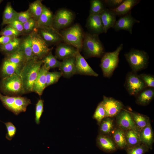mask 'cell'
Listing matches in <instances>:
<instances>
[{
  "instance_id": "obj_1",
  "label": "cell",
  "mask_w": 154,
  "mask_h": 154,
  "mask_svg": "<svg viewBox=\"0 0 154 154\" xmlns=\"http://www.w3.org/2000/svg\"><path fill=\"white\" fill-rule=\"evenodd\" d=\"M42 64V60L35 57L26 62L22 66L19 75L25 92H33L34 83Z\"/></svg>"
},
{
  "instance_id": "obj_2",
  "label": "cell",
  "mask_w": 154,
  "mask_h": 154,
  "mask_svg": "<svg viewBox=\"0 0 154 154\" xmlns=\"http://www.w3.org/2000/svg\"><path fill=\"white\" fill-rule=\"evenodd\" d=\"M86 58H101L105 52L104 47L98 35L84 33L82 49Z\"/></svg>"
},
{
  "instance_id": "obj_3",
  "label": "cell",
  "mask_w": 154,
  "mask_h": 154,
  "mask_svg": "<svg viewBox=\"0 0 154 154\" xmlns=\"http://www.w3.org/2000/svg\"><path fill=\"white\" fill-rule=\"evenodd\" d=\"M123 47V44H121L113 52H105L101 58L100 66L104 77L110 78L118 66L119 55Z\"/></svg>"
},
{
  "instance_id": "obj_4",
  "label": "cell",
  "mask_w": 154,
  "mask_h": 154,
  "mask_svg": "<svg viewBox=\"0 0 154 154\" xmlns=\"http://www.w3.org/2000/svg\"><path fill=\"white\" fill-rule=\"evenodd\" d=\"M124 55L133 72L137 73L146 68L148 66L149 56L144 50L132 48Z\"/></svg>"
},
{
  "instance_id": "obj_5",
  "label": "cell",
  "mask_w": 154,
  "mask_h": 154,
  "mask_svg": "<svg viewBox=\"0 0 154 154\" xmlns=\"http://www.w3.org/2000/svg\"><path fill=\"white\" fill-rule=\"evenodd\" d=\"M60 33L64 42L73 46L80 51L82 49L84 34L79 25H74Z\"/></svg>"
},
{
  "instance_id": "obj_6",
  "label": "cell",
  "mask_w": 154,
  "mask_h": 154,
  "mask_svg": "<svg viewBox=\"0 0 154 154\" xmlns=\"http://www.w3.org/2000/svg\"><path fill=\"white\" fill-rule=\"evenodd\" d=\"M0 90L4 94H17L25 92L21 78L15 74L3 78L0 83Z\"/></svg>"
},
{
  "instance_id": "obj_7",
  "label": "cell",
  "mask_w": 154,
  "mask_h": 154,
  "mask_svg": "<svg viewBox=\"0 0 154 154\" xmlns=\"http://www.w3.org/2000/svg\"><path fill=\"white\" fill-rule=\"evenodd\" d=\"M29 35L31 39L34 57L42 60L51 52L52 48L49 47V46L39 35L36 28Z\"/></svg>"
},
{
  "instance_id": "obj_8",
  "label": "cell",
  "mask_w": 154,
  "mask_h": 154,
  "mask_svg": "<svg viewBox=\"0 0 154 154\" xmlns=\"http://www.w3.org/2000/svg\"><path fill=\"white\" fill-rule=\"evenodd\" d=\"M124 86L129 94L134 96L147 87L139 75L132 71L127 74Z\"/></svg>"
},
{
  "instance_id": "obj_9",
  "label": "cell",
  "mask_w": 154,
  "mask_h": 154,
  "mask_svg": "<svg viewBox=\"0 0 154 154\" xmlns=\"http://www.w3.org/2000/svg\"><path fill=\"white\" fill-rule=\"evenodd\" d=\"M74 15L71 11L65 9L58 10L54 16L52 27L57 31L70 25L74 19Z\"/></svg>"
},
{
  "instance_id": "obj_10",
  "label": "cell",
  "mask_w": 154,
  "mask_h": 154,
  "mask_svg": "<svg viewBox=\"0 0 154 154\" xmlns=\"http://www.w3.org/2000/svg\"><path fill=\"white\" fill-rule=\"evenodd\" d=\"M37 29L38 34L48 46L63 42L60 33L52 27Z\"/></svg>"
},
{
  "instance_id": "obj_11",
  "label": "cell",
  "mask_w": 154,
  "mask_h": 154,
  "mask_svg": "<svg viewBox=\"0 0 154 154\" xmlns=\"http://www.w3.org/2000/svg\"><path fill=\"white\" fill-rule=\"evenodd\" d=\"M101 102L105 111L106 117L116 116L123 109L122 103L112 97L104 96Z\"/></svg>"
},
{
  "instance_id": "obj_12",
  "label": "cell",
  "mask_w": 154,
  "mask_h": 154,
  "mask_svg": "<svg viewBox=\"0 0 154 154\" xmlns=\"http://www.w3.org/2000/svg\"><path fill=\"white\" fill-rule=\"evenodd\" d=\"M140 23V21L134 18L131 14V12L124 15L120 17L116 20L112 28L116 31L124 30L132 34L133 28L135 23Z\"/></svg>"
},
{
  "instance_id": "obj_13",
  "label": "cell",
  "mask_w": 154,
  "mask_h": 154,
  "mask_svg": "<svg viewBox=\"0 0 154 154\" xmlns=\"http://www.w3.org/2000/svg\"><path fill=\"white\" fill-rule=\"evenodd\" d=\"M76 74L97 77L98 74L94 71L78 51L75 57Z\"/></svg>"
},
{
  "instance_id": "obj_14",
  "label": "cell",
  "mask_w": 154,
  "mask_h": 154,
  "mask_svg": "<svg viewBox=\"0 0 154 154\" xmlns=\"http://www.w3.org/2000/svg\"><path fill=\"white\" fill-rule=\"evenodd\" d=\"M117 123L119 128L127 131L137 129L132 116L129 111L122 110L116 116Z\"/></svg>"
},
{
  "instance_id": "obj_15",
  "label": "cell",
  "mask_w": 154,
  "mask_h": 154,
  "mask_svg": "<svg viewBox=\"0 0 154 154\" xmlns=\"http://www.w3.org/2000/svg\"><path fill=\"white\" fill-rule=\"evenodd\" d=\"M79 51L73 46L65 43L60 42L56 49L55 57L57 59L63 60L72 57H75Z\"/></svg>"
},
{
  "instance_id": "obj_16",
  "label": "cell",
  "mask_w": 154,
  "mask_h": 154,
  "mask_svg": "<svg viewBox=\"0 0 154 154\" xmlns=\"http://www.w3.org/2000/svg\"><path fill=\"white\" fill-rule=\"evenodd\" d=\"M86 27L91 34L99 35L104 33L99 14H89L87 20Z\"/></svg>"
},
{
  "instance_id": "obj_17",
  "label": "cell",
  "mask_w": 154,
  "mask_h": 154,
  "mask_svg": "<svg viewBox=\"0 0 154 154\" xmlns=\"http://www.w3.org/2000/svg\"><path fill=\"white\" fill-rule=\"evenodd\" d=\"M59 68L62 76L65 78H69L76 74L75 57L62 60Z\"/></svg>"
},
{
  "instance_id": "obj_18",
  "label": "cell",
  "mask_w": 154,
  "mask_h": 154,
  "mask_svg": "<svg viewBox=\"0 0 154 154\" xmlns=\"http://www.w3.org/2000/svg\"><path fill=\"white\" fill-rule=\"evenodd\" d=\"M24 64L14 63L5 59L1 68V76L3 78L15 74L19 75Z\"/></svg>"
},
{
  "instance_id": "obj_19",
  "label": "cell",
  "mask_w": 154,
  "mask_h": 154,
  "mask_svg": "<svg viewBox=\"0 0 154 154\" xmlns=\"http://www.w3.org/2000/svg\"><path fill=\"white\" fill-rule=\"evenodd\" d=\"M49 70L43 65L42 66L34 84L33 92L41 96L46 88V74Z\"/></svg>"
},
{
  "instance_id": "obj_20",
  "label": "cell",
  "mask_w": 154,
  "mask_h": 154,
  "mask_svg": "<svg viewBox=\"0 0 154 154\" xmlns=\"http://www.w3.org/2000/svg\"><path fill=\"white\" fill-rule=\"evenodd\" d=\"M102 23L104 33L112 28L116 21V15L110 9L106 8L99 14Z\"/></svg>"
},
{
  "instance_id": "obj_21",
  "label": "cell",
  "mask_w": 154,
  "mask_h": 154,
  "mask_svg": "<svg viewBox=\"0 0 154 154\" xmlns=\"http://www.w3.org/2000/svg\"><path fill=\"white\" fill-rule=\"evenodd\" d=\"M54 16L50 10L43 5L42 12L36 21L35 28L52 27Z\"/></svg>"
},
{
  "instance_id": "obj_22",
  "label": "cell",
  "mask_w": 154,
  "mask_h": 154,
  "mask_svg": "<svg viewBox=\"0 0 154 154\" xmlns=\"http://www.w3.org/2000/svg\"><path fill=\"white\" fill-rule=\"evenodd\" d=\"M140 0H124L117 8L111 9L116 16L121 17L131 12L133 8L139 3Z\"/></svg>"
},
{
  "instance_id": "obj_23",
  "label": "cell",
  "mask_w": 154,
  "mask_h": 154,
  "mask_svg": "<svg viewBox=\"0 0 154 154\" xmlns=\"http://www.w3.org/2000/svg\"><path fill=\"white\" fill-rule=\"evenodd\" d=\"M97 141L98 147L105 152H113L117 149L114 141L109 137L104 135H99L97 137Z\"/></svg>"
},
{
  "instance_id": "obj_24",
  "label": "cell",
  "mask_w": 154,
  "mask_h": 154,
  "mask_svg": "<svg viewBox=\"0 0 154 154\" xmlns=\"http://www.w3.org/2000/svg\"><path fill=\"white\" fill-rule=\"evenodd\" d=\"M135 96L137 104L142 106L148 105L154 98V88L146 87Z\"/></svg>"
},
{
  "instance_id": "obj_25",
  "label": "cell",
  "mask_w": 154,
  "mask_h": 154,
  "mask_svg": "<svg viewBox=\"0 0 154 154\" xmlns=\"http://www.w3.org/2000/svg\"><path fill=\"white\" fill-rule=\"evenodd\" d=\"M140 141L149 148H151L153 141V132L149 122L139 132Z\"/></svg>"
},
{
  "instance_id": "obj_26",
  "label": "cell",
  "mask_w": 154,
  "mask_h": 154,
  "mask_svg": "<svg viewBox=\"0 0 154 154\" xmlns=\"http://www.w3.org/2000/svg\"><path fill=\"white\" fill-rule=\"evenodd\" d=\"M31 103V100L26 98L15 97L11 112L15 114L18 115L22 112H25L27 106Z\"/></svg>"
},
{
  "instance_id": "obj_27",
  "label": "cell",
  "mask_w": 154,
  "mask_h": 154,
  "mask_svg": "<svg viewBox=\"0 0 154 154\" xmlns=\"http://www.w3.org/2000/svg\"><path fill=\"white\" fill-rule=\"evenodd\" d=\"M19 49L23 52L26 62L35 57L33 52L31 40L29 35L21 41Z\"/></svg>"
},
{
  "instance_id": "obj_28",
  "label": "cell",
  "mask_w": 154,
  "mask_h": 154,
  "mask_svg": "<svg viewBox=\"0 0 154 154\" xmlns=\"http://www.w3.org/2000/svg\"><path fill=\"white\" fill-rule=\"evenodd\" d=\"M21 42L20 39L15 37L8 43L4 45L0 44V51L6 55L13 53L19 49Z\"/></svg>"
},
{
  "instance_id": "obj_29",
  "label": "cell",
  "mask_w": 154,
  "mask_h": 154,
  "mask_svg": "<svg viewBox=\"0 0 154 154\" xmlns=\"http://www.w3.org/2000/svg\"><path fill=\"white\" fill-rule=\"evenodd\" d=\"M139 132L137 130L134 129L127 130L125 132L127 148L140 144L141 142L140 139Z\"/></svg>"
},
{
  "instance_id": "obj_30",
  "label": "cell",
  "mask_w": 154,
  "mask_h": 154,
  "mask_svg": "<svg viewBox=\"0 0 154 154\" xmlns=\"http://www.w3.org/2000/svg\"><path fill=\"white\" fill-rule=\"evenodd\" d=\"M113 137L117 147L122 149L128 147L125 132L123 130L120 128L116 129L114 131Z\"/></svg>"
},
{
  "instance_id": "obj_31",
  "label": "cell",
  "mask_w": 154,
  "mask_h": 154,
  "mask_svg": "<svg viewBox=\"0 0 154 154\" xmlns=\"http://www.w3.org/2000/svg\"><path fill=\"white\" fill-rule=\"evenodd\" d=\"M17 12L13 9L11 3H7L3 13L2 25H9L16 20Z\"/></svg>"
},
{
  "instance_id": "obj_32",
  "label": "cell",
  "mask_w": 154,
  "mask_h": 154,
  "mask_svg": "<svg viewBox=\"0 0 154 154\" xmlns=\"http://www.w3.org/2000/svg\"><path fill=\"white\" fill-rule=\"evenodd\" d=\"M43 5L42 1L37 0L31 3L28 9L32 18L36 21H37L43 11Z\"/></svg>"
},
{
  "instance_id": "obj_33",
  "label": "cell",
  "mask_w": 154,
  "mask_h": 154,
  "mask_svg": "<svg viewBox=\"0 0 154 154\" xmlns=\"http://www.w3.org/2000/svg\"><path fill=\"white\" fill-rule=\"evenodd\" d=\"M131 113L135 126L140 131L149 122L148 117L142 114L129 112Z\"/></svg>"
},
{
  "instance_id": "obj_34",
  "label": "cell",
  "mask_w": 154,
  "mask_h": 154,
  "mask_svg": "<svg viewBox=\"0 0 154 154\" xmlns=\"http://www.w3.org/2000/svg\"><path fill=\"white\" fill-rule=\"evenodd\" d=\"M43 65L49 70L51 68H59L61 62L58 60L50 52L42 59Z\"/></svg>"
},
{
  "instance_id": "obj_35",
  "label": "cell",
  "mask_w": 154,
  "mask_h": 154,
  "mask_svg": "<svg viewBox=\"0 0 154 154\" xmlns=\"http://www.w3.org/2000/svg\"><path fill=\"white\" fill-rule=\"evenodd\" d=\"M5 59L17 64H24L26 62L23 52L19 48L13 53L6 55Z\"/></svg>"
},
{
  "instance_id": "obj_36",
  "label": "cell",
  "mask_w": 154,
  "mask_h": 154,
  "mask_svg": "<svg viewBox=\"0 0 154 154\" xmlns=\"http://www.w3.org/2000/svg\"><path fill=\"white\" fill-rule=\"evenodd\" d=\"M106 8L102 1L91 0L89 14H99Z\"/></svg>"
},
{
  "instance_id": "obj_37",
  "label": "cell",
  "mask_w": 154,
  "mask_h": 154,
  "mask_svg": "<svg viewBox=\"0 0 154 154\" xmlns=\"http://www.w3.org/2000/svg\"><path fill=\"white\" fill-rule=\"evenodd\" d=\"M100 130L103 134L109 133L112 131L114 126L113 120L109 118H104L100 123Z\"/></svg>"
},
{
  "instance_id": "obj_38",
  "label": "cell",
  "mask_w": 154,
  "mask_h": 154,
  "mask_svg": "<svg viewBox=\"0 0 154 154\" xmlns=\"http://www.w3.org/2000/svg\"><path fill=\"white\" fill-rule=\"evenodd\" d=\"M62 76L61 72H49L46 74V87L57 82Z\"/></svg>"
},
{
  "instance_id": "obj_39",
  "label": "cell",
  "mask_w": 154,
  "mask_h": 154,
  "mask_svg": "<svg viewBox=\"0 0 154 154\" xmlns=\"http://www.w3.org/2000/svg\"><path fill=\"white\" fill-rule=\"evenodd\" d=\"M149 148L145 145L142 144L129 147L126 149L127 154H144Z\"/></svg>"
},
{
  "instance_id": "obj_40",
  "label": "cell",
  "mask_w": 154,
  "mask_h": 154,
  "mask_svg": "<svg viewBox=\"0 0 154 154\" xmlns=\"http://www.w3.org/2000/svg\"><path fill=\"white\" fill-rule=\"evenodd\" d=\"M93 118L100 124L102 120L106 117L105 111L102 102L98 104L93 116Z\"/></svg>"
},
{
  "instance_id": "obj_41",
  "label": "cell",
  "mask_w": 154,
  "mask_h": 154,
  "mask_svg": "<svg viewBox=\"0 0 154 154\" xmlns=\"http://www.w3.org/2000/svg\"><path fill=\"white\" fill-rule=\"evenodd\" d=\"M15 97L3 95L0 91V100L4 106L7 109L11 111Z\"/></svg>"
},
{
  "instance_id": "obj_42",
  "label": "cell",
  "mask_w": 154,
  "mask_h": 154,
  "mask_svg": "<svg viewBox=\"0 0 154 154\" xmlns=\"http://www.w3.org/2000/svg\"><path fill=\"white\" fill-rule=\"evenodd\" d=\"M44 101L40 99L36 104L35 112V122L38 124L40 123V119L43 112Z\"/></svg>"
},
{
  "instance_id": "obj_43",
  "label": "cell",
  "mask_w": 154,
  "mask_h": 154,
  "mask_svg": "<svg viewBox=\"0 0 154 154\" xmlns=\"http://www.w3.org/2000/svg\"><path fill=\"white\" fill-rule=\"evenodd\" d=\"M147 87L154 88V76L153 75L145 73L139 75Z\"/></svg>"
},
{
  "instance_id": "obj_44",
  "label": "cell",
  "mask_w": 154,
  "mask_h": 154,
  "mask_svg": "<svg viewBox=\"0 0 154 154\" xmlns=\"http://www.w3.org/2000/svg\"><path fill=\"white\" fill-rule=\"evenodd\" d=\"M20 33L14 28L8 25L0 31V36L17 37Z\"/></svg>"
},
{
  "instance_id": "obj_45",
  "label": "cell",
  "mask_w": 154,
  "mask_h": 154,
  "mask_svg": "<svg viewBox=\"0 0 154 154\" xmlns=\"http://www.w3.org/2000/svg\"><path fill=\"white\" fill-rule=\"evenodd\" d=\"M4 123L6 126L7 132L6 135V138L8 140H11L15 134L16 128L11 122Z\"/></svg>"
},
{
  "instance_id": "obj_46",
  "label": "cell",
  "mask_w": 154,
  "mask_h": 154,
  "mask_svg": "<svg viewBox=\"0 0 154 154\" xmlns=\"http://www.w3.org/2000/svg\"><path fill=\"white\" fill-rule=\"evenodd\" d=\"M31 18H32V17L28 9L24 11L17 12L16 20L23 24Z\"/></svg>"
},
{
  "instance_id": "obj_47",
  "label": "cell",
  "mask_w": 154,
  "mask_h": 154,
  "mask_svg": "<svg viewBox=\"0 0 154 154\" xmlns=\"http://www.w3.org/2000/svg\"><path fill=\"white\" fill-rule=\"evenodd\" d=\"M23 25L24 32L26 33L32 32L36 27V21L31 18L23 23Z\"/></svg>"
},
{
  "instance_id": "obj_48",
  "label": "cell",
  "mask_w": 154,
  "mask_h": 154,
  "mask_svg": "<svg viewBox=\"0 0 154 154\" xmlns=\"http://www.w3.org/2000/svg\"><path fill=\"white\" fill-rule=\"evenodd\" d=\"M124 0H104L102 1L105 6L110 9H114L118 7Z\"/></svg>"
},
{
  "instance_id": "obj_49",
  "label": "cell",
  "mask_w": 154,
  "mask_h": 154,
  "mask_svg": "<svg viewBox=\"0 0 154 154\" xmlns=\"http://www.w3.org/2000/svg\"><path fill=\"white\" fill-rule=\"evenodd\" d=\"M8 25L21 33L24 32L23 24L17 20L13 21Z\"/></svg>"
},
{
  "instance_id": "obj_50",
  "label": "cell",
  "mask_w": 154,
  "mask_h": 154,
  "mask_svg": "<svg viewBox=\"0 0 154 154\" xmlns=\"http://www.w3.org/2000/svg\"><path fill=\"white\" fill-rule=\"evenodd\" d=\"M15 37L14 36H1L0 37V44H7L13 40Z\"/></svg>"
},
{
  "instance_id": "obj_51",
  "label": "cell",
  "mask_w": 154,
  "mask_h": 154,
  "mask_svg": "<svg viewBox=\"0 0 154 154\" xmlns=\"http://www.w3.org/2000/svg\"><path fill=\"white\" fill-rule=\"evenodd\" d=\"M2 1L3 0H0V3H1Z\"/></svg>"
}]
</instances>
